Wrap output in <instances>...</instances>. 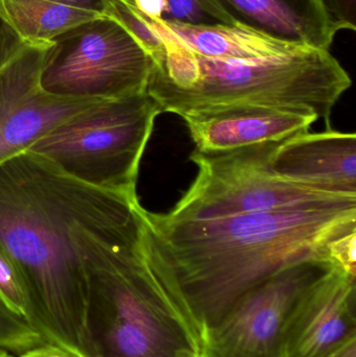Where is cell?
I'll list each match as a JSON object with an SVG mask.
<instances>
[{
  "label": "cell",
  "instance_id": "obj_1",
  "mask_svg": "<svg viewBox=\"0 0 356 357\" xmlns=\"http://www.w3.org/2000/svg\"><path fill=\"white\" fill-rule=\"evenodd\" d=\"M138 203L137 195L86 184L35 153L0 163V250L44 342L86 357L90 239L130 222Z\"/></svg>",
  "mask_w": 356,
  "mask_h": 357
},
{
  "label": "cell",
  "instance_id": "obj_2",
  "mask_svg": "<svg viewBox=\"0 0 356 357\" xmlns=\"http://www.w3.org/2000/svg\"><path fill=\"white\" fill-rule=\"evenodd\" d=\"M141 248L181 294L203 337L251 289L356 231V209L299 210L178 220L138 206Z\"/></svg>",
  "mask_w": 356,
  "mask_h": 357
},
{
  "label": "cell",
  "instance_id": "obj_3",
  "mask_svg": "<svg viewBox=\"0 0 356 357\" xmlns=\"http://www.w3.org/2000/svg\"><path fill=\"white\" fill-rule=\"evenodd\" d=\"M138 206L133 220L90 239L86 357H203L189 306L142 251Z\"/></svg>",
  "mask_w": 356,
  "mask_h": 357
},
{
  "label": "cell",
  "instance_id": "obj_4",
  "mask_svg": "<svg viewBox=\"0 0 356 357\" xmlns=\"http://www.w3.org/2000/svg\"><path fill=\"white\" fill-rule=\"evenodd\" d=\"M159 37L162 48L152 56L146 92L162 113L183 117L215 107L263 105L311 111L328 125L332 109L353 85L330 50L304 48L258 60L222 61Z\"/></svg>",
  "mask_w": 356,
  "mask_h": 357
},
{
  "label": "cell",
  "instance_id": "obj_5",
  "mask_svg": "<svg viewBox=\"0 0 356 357\" xmlns=\"http://www.w3.org/2000/svg\"><path fill=\"white\" fill-rule=\"evenodd\" d=\"M161 113L146 91L106 100L59 126L27 152L86 184L136 195L142 156Z\"/></svg>",
  "mask_w": 356,
  "mask_h": 357
},
{
  "label": "cell",
  "instance_id": "obj_6",
  "mask_svg": "<svg viewBox=\"0 0 356 357\" xmlns=\"http://www.w3.org/2000/svg\"><path fill=\"white\" fill-rule=\"evenodd\" d=\"M275 144L219 153L194 151L198 174L167 215L211 220L299 210L356 209V195H339L290 182L268 169Z\"/></svg>",
  "mask_w": 356,
  "mask_h": 357
},
{
  "label": "cell",
  "instance_id": "obj_7",
  "mask_svg": "<svg viewBox=\"0 0 356 357\" xmlns=\"http://www.w3.org/2000/svg\"><path fill=\"white\" fill-rule=\"evenodd\" d=\"M153 59L116 20L100 16L54 38L42 59L48 93L114 100L146 91Z\"/></svg>",
  "mask_w": 356,
  "mask_h": 357
},
{
  "label": "cell",
  "instance_id": "obj_8",
  "mask_svg": "<svg viewBox=\"0 0 356 357\" xmlns=\"http://www.w3.org/2000/svg\"><path fill=\"white\" fill-rule=\"evenodd\" d=\"M332 262L307 260L276 273L245 294L204 333L203 357H284L295 304Z\"/></svg>",
  "mask_w": 356,
  "mask_h": 357
},
{
  "label": "cell",
  "instance_id": "obj_9",
  "mask_svg": "<svg viewBox=\"0 0 356 357\" xmlns=\"http://www.w3.org/2000/svg\"><path fill=\"white\" fill-rule=\"evenodd\" d=\"M50 44H26L0 69V163L106 100L54 96L43 90L40 85L42 59Z\"/></svg>",
  "mask_w": 356,
  "mask_h": 357
},
{
  "label": "cell",
  "instance_id": "obj_10",
  "mask_svg": "<svg viewBox=\"0 0 356 357\" xmlns=\"http://www.w3.org/2000/svg\"><path fill=\"white\" fill-rule=\"evenodd\" d=\"M355 279L332 266L309 284L288 319L284 357H320L356 335Z\"/></svg>",
  "mask_w": 356,
  "mask_h": 357
},
{
  "label": "cell",
  "instance_id": "obj_11",
  "mask_svg": "<svg viewBox=\"0 0 356 357\" xmlns=\"http://www.w3.org/2000/svg\"><path fill=\"white\" fill-rule=\"evenodd\" d=\"M196 151L219 153L263 144H278L307 133L319 117L309 110L232 105L184 115Z\"/></svg>",
  "mask_w": 356,
  "mask_h": 357
},
{
  "label": "cell",
  "instance_id": "obj_12",
  "mask_svg": "<svg viewBox=\"0 0 356 357\" xmlns=\"http://www.w3.org/2000/svg\"><path fill=\"white\" fill-rule=\"evenodd\" d=\"M274 175L319 190L356 195V136L328 130L275 144L268 156Z\"/></svg>",
  "mask_w": 356,
  "mask_h": 357
},
{
  "label": "cell",
  "instance_id": "obj_13",
  "mask_svg": "<svg viewBox=\"0 0 356 357\" xmlns=\"http://www.w3.org/2000/svg\"><path fill=\"white\" fill-rule=\"evenodd\" d=\"M232 24L272 39L330 50L338 31L323 0H210Z\"/></svg>",
  "mask_w": 356,
  "mask_h": 357
},
{
  "label": "cell",
  "instance_id": "obj_14",
  "mask_svg": "<svg viewBox=\"0 0 356 357\" xmlns=\"http://www.w3.org/2000/svg\"><path fill=\"white\" fill-rule=\"evenodd\" d=\"M141 18L157 35L171 38L190 52L215 60H258L311 48L272 39L236 25L181 24Z\"/></svg>",
  "mask_w": 356,
  "mask_h": 357
},
{
  "label": "cell",
  "instance_id": "obj_15",
  "mask_svg": "<svg viewBox=\"0 0 356 357\" xmlns=\"http://www.w3.org/2000/svg\"><path fill=\"white\" fill-rule=\"evenodd\" d=\"M4 15L25 44H50L64 31L104 15L50 0H2Z\"/></svg>",
  "mask_w": 356,
  "mask_h": 357
},
{
  "label": "cell",
  "instance_id": "obj_16",
  "mask_svg": "<svg viewBox=\"0 0 356 357\" xmlns=\"http://www.w3.org/2000/svg\"><path fill=\"white\" fill-rule=\"evenodd\" d=\"M150 20L192 25H233L210 0H125Z\"/></svg>",
  "mask_w": 356,
  "mask_h": 357
},
{
  "label": "cell",
  "instance_id": "obj_17",
  "mask_svg": "<svg viewBox=\"0 0 356 357\" xmlns=\"http://www.w3.org/2000/svg\"><path fill=\"white\" fill-rule=\"evenodd\" d=\"M41 335L0 301V349L22 354L43 343Z\"/></svg>",
  "mask_w": 356,
  "mask_h": 357
},
{
  "label": "cell",
  "instance_id": "obj_18",
  "mask_svg": "<svg viewBox=\"0 0 356 357\" xmlns=\"http://www.w3.org/2000/svg\"><path fill=\"white\" fill-rule=\"evenodd\" d=\"M0 301L27 322L29 304L20 277L13 262L0 250ZM29 323V322H27Z\"/></svg>",
  "mask_w": 356,
  "mask_h": 357
},
{
  "label": "cell",
  "instance_id": "obj_19",
  "mask_svg": "<svg viewBox=\"0 0 356 357\" xmlns=\"http://www.w3.org/2000/svg\"><path fill=\"white\" fill-rule=\"evenodd\" d=\"M330 258L334 266L356 276V231L330 243Z\"/></svg>",
  "mask_w": 356,
  "mask_h": 357
},
{
  "label": "cell",
  "instance_id": "obj_20",
  "mask_svg": "<svg viewBox=\"0 0 356 357\" xmlns=\"http://www.w3.org/2000/svg\"><path fill=\"white\" fill-rule=\"evenodd\" d=\"M323 4L336 31H355V0H323Z\"/></svg>",
  "mask_w": 356,
  "mask_h": 357
},
{
  "label": "cell",
  "instance_id": "obj_21",
  "mask_svg": "<svg viewBox=\"0 0 356 357\" xmlns=\"http://www.w3.org/2000/svg\"><path fill=\"white\" fill-rule=\"evenodd\" d=\"M26 44L8 23L0 0V69L16 56Z\"/></svg>",
  "mask_w": 356,
  "mask_h": 357
},
{
  "label": "cell",
  "instance_id": "obj_22",
  "mask_svg": "<svg viewBox=\"0 0 356 357\" xmlns=\"http://www.w3.org/2000/svg\"><path fill=\"white\" fill-rule=\"evenodd\" d=\"M20 357H81L60 346L52 343H43L22 352Z\"/></svg>",
  "mask_w": 356,
  "mask_h": 357
},
{
  "label": "cell",
  "instance_id": "obj_23",
  "mask_svg": "<svg viewBox=\"0 0 356 357\" xmlns=\"http://www.w3.org/2000/svg\"><path fill=\"white\" fill-rule=\"evenodd\" d=\"M320 357H356V335L341 342Z\"/></svg>",
  "mask_w": 356,
  "mask_h": 357
},
{
  "label": "cell",
  "instance_id": "obj_24",
  "mask_svg": "<svg viewBox=\"0 0 356 357\" xmlns=\"http://www.w3.org/2000/svg\"><path fill=\"white\" fill-rule=\"evenodd\" d=\"M50 1L104 15L106 0H50Z\"/></svg>",
  "mask_w": 356,
  "mask_h": 357
},
{
  "label": "cell",
  "instance_id": "obj_25",
  "mask_svg": "<svg viewBox=\"0 0 356 357\" xmlns=\"http://www.w3.org/2000/svg\"><path fill=\"white\" fill-rule=\"evenodd\" d=\"M0 357H13V356L8 350L0 349Z\"/></svg>",
  "mask_w": 356,
  "mask_h": 357
}]
</instances>
